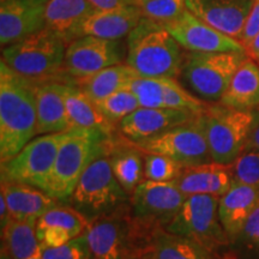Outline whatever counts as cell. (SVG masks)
Instances as JSON below:
<instances>
[{"label": "cell", "mask_w": 259, "mask_h": 259, "mask_svg": "<svg viewBox=\"0 0 259 259\" xmlns=\"http://www.w3.org/2000/svg\"><path fill=\"white\" fill-rule=\"evenodd\" d=\"M147 2H149V0H134L135 5H137V6H141V5H143L144 3H147Z\"/></svg>", "instance_id": "45"}, {"label": "cell", "mask_w": 259, "mask_h": 259, "mask_svg": "<svg viewBox=\"0 0 259 259\" xmlns=\"http://www.w3.org/2000/svg\"><path fill=\"white\" fill-rule=\"evenodd\" d=\"M232 259H259V199L240 235L232 244Z\"/></svg>", "instance_id": "30"}, {"label": "cell", "mask_w": 259, "mask_h": 259, "mask_svg": "<svg viewBox=\"0 0 259 259\" xmlns=\"http://www.w3.org/2000/svg\"><path fill=\"white\" fill-rule=\"evenodd\" d=\"M96 11H103V10H112L121 6L135 5L134 0H88Z\"/></svg>", "instance_id": "39"}, {"label": "cell", "mask_w": 259, "mask_h": 259, "mask_svg": "<svg viewBox=\"0 0 259 259\" xmlns=\"http://www.w3.org/2000/svg\"><path fill=\"white\" fill-rule=\"evenodd\" d=\"M45 27V4L34 0H0V44L3 48Z\"/></svg>", "instance_id": "16"}, {"label": "cell", "mask_w": 259, "mask_h": 259, "mask_svg": "<svg viewBox=\"0 0 259 259\" xmlns=\"http://www.w3.org/2000/svg\"><path fill=\"white\" fill-rule=\"evenodd\" d=\"M66 47L57 32L45 27L3 48L2 60L25 78L41 82L56 78L64 70Z\"/></svg>", "instance_id": "5"}, {"label": "cell", "mask_w": 259, "mask_h": 259, "mask_svg": "<svg viewBox=\"0 0 259 259\" xmlns=\"http://www.w3.org/2000/svg\"><path fill=\"white\" fill-rule=\"evenodd\" d=\"M2 194L5 197L12 219L16 220L37 221L59 203L37 187L14 181H2Z\"/></svg>", "instance_id": "23"}, {"label": "cell", "mask_w": 259, "mask_h": 259, "mask_svg": "<svg viewBox=\"0 0 259 259\" xmlns=\"http://www.w3.org/2000/svg\"><path fill=\"white\" fill-rule=\"evenodd\" d=\"M28 259H42V257H41V250H38L36 253L32 254L31 257H29Z\"/></svg>", "instance_id": "44"}, {"label": "cell", "mask_w": 259, "mask_h": 259, "mask_svg": "<svg viewBox=\"0 0 259 259\" xmlns=\"http://www.w3.org/2000/svg\"><path fill=\"white\" fill-rule=\"evenodd\" d=\"M66 83L57 79L35 82L37 135L58 134L71 128L65 103Z\"/></svg>", "instance_id": "18"}, {"label": "cell", "mask_w": 259, "mask_h": 259, "mask_svg": "<svg viewBox=\"0 0 259 259\" xmlns=\"http://www.w3.org/2000/svg\"><path fill=\"white\" fill-rule=\"evenodd\" d=\"M42 259H90V247L85 233L71 239L59 247L40 248Z\"/></svg>", "instance_id": "37"}, {"label": "cell", "mask_w": 259, "mask_h": 259, "mask_svg": "<svg viewBox=\"0 0 259 259\" xmlns=\"http://www.w3.org/2000/svg\"><path fill=\"white\" fill-rule=\"evenodd\" d=\"M186 197L194 194H210L222 197L233 183L232 164L218 162L184 167L180 176L173 180Z\"/></svg>", "instance_id": "19"}, {"label": "cell", "mask_w": 259, "mask_h": 259, "mask_svg": "<svg viewBox=\"0 0 259 259\" xmlns=\"http://www.w3.org/2000/svg\"><path fill=\"white\" fill-rule=\"evenodd\" d=\"M67 131L31 139L11 160L2 163V181L27 184L47 192L58 151Z\"/></svg>", "instance_id": "9"}, {"label": "cell", "mask_w": 259, "mask_h": 259, "mask_svg": "<svg viewBox=\"0 0 259 259\" xmlns=\"http://www.w3.org/2000/svg\"><path fill=\"white\" fill-rule=\"evenodd\" d=\"M259 199V189L233 180L231 187L220 197L219 216L221 225L232 244L244 228L248 216Z\"/></svg>", "instance_id": "20"}, {"label": "cell", "mask_w": 259, "mask_h": 259, "mask_svg": "<svg viewBox=\"0 0 259 259\" xmlns=\"http://www.w3.org/2000/svg\"><path fill=\"white\" fill-rule=\"evenodd\" d=\"M108 154L94 160L87 168L71 197V206L89 222L118 211L130 204V194L122 189L112 170Z\"/></svg>", "instance_id": "6"}, {"label": "cell", "mask_w": 259, "mask_h": 259, "mask_svg": "<svg viewBox=\"0 0 259 259\" xmlns=\"http://www.w3.org/2000/svg\"><path fill=\"white\" fill-rule=\"evenodd\" d=\"M65 103L71 128L100 130L109 137H114L116 126L102 114L96 103L87 94H84L76 83H66Z\"/></svg>", "instance_id": "24"}, {"label": "cell", "mask_w": 259, "mask_h": 259, "mask_svg": "<svg viewBox=\"0 0 259 259\" xmlns=\"http://www.w3.org/2000/svg\"><path fill=\"white\" fill-rule=\"evenodd\" d=\"M139 8L144 17L166 23L179 17L187 6L186 0H149Z\"/></svg>", "instance_id": "36"}, {"label": "cell", "mask_w": 259, "mask_h": 259, "mask_svg": "<svg viewBox=\"0 0 259 259\" xmlns=\"http://www.w3.org/2000/svg\"><path fill=\"white\" fill-rule=\"evenodd\" d=\"M132 144L141 149L143 153L166 155L183 167L212 162L205 130L199 114L194 116L192 120L170 128L160 136L142 143Z\"/></svg>", "instance_id": "10"}, {"label": "cell", "mask_w": 259, "mask_h": 259, "mask_svg": "<svg viewBox=\"0 0 259 259\" xmlns=\"http://www.w3.org/2000/svg\"><path fill=\"white\" fill-rule=\"evenodd\" d=\"M186 196L174 181L143 180L131 194L135 218L163 226L169 225L185 202Z\"/></svg>", "instance_id": "13"}, {"label": "cell", "mask_w": 259, "mask_h": 259, "mask_svg": "<svg viewBox=\"0 0 259 259\" xmlns=\"http://www.w3.org/2000/svg\"><path fill=\"white\" fill-rule=\"evenodd\" d=\"M220 197L194 194L186 197L168 232L198 242L215 259H232L231 241L219 216Z\"/></svg>", "instance_id": "4"}, {"label": "cell", "mask_w": 259, "mask_h": 259, "mask_svg": "<svg viewBox=\"0 0 259 259\" xmlns=\"http://www.w3.org/2000/svg\"><path fill=\"white\" fill-rule=\"evenodd\" d=\"M142 17L143 14L137 5L94 11L83 22L79 36L92 35L107 40H122V37L127 36L134 30Z\"/></svg>", "instance_id": "21"}, {"label": "cell", "mask_w": 259, "mask_h": 259, "mask_svg": "<svg viewBox=\"0 0 259 259\" xmlns=\"http://www.w3.org/2000/svg\"><path fill=\"white\" fill-rule=\"evenodd\" d=\"M183 169L180 163L166 155L144 153V177L148 180L173 181Z\"/></svg>", "instance_id": "34"}, {"label": "cell", "mask_w": 259, "mask_h": 259, "mask_svg": "<svg viewBox=\"0 0 259 259\" xmlns=\"http://www.w3.org/2000/svg\"><path fill=\"white\" fill-rule=\"evenodd\" d=\"M171 36L179 42L184 50L200 53L216 52H242L245 47L235 38L218 30L200 19L189 9L179 17L163 23Z\"/></svg>", "instance_id": "14"}, {"label": "cell", "mask_w": 259, "mask_h": 259, "mask_svg": "<svg viewBox=\"0 0 259 259\" xmlns=\"http://www.w3.org/2000/svg\"><path fill=\"white\" fill-rule=\"evenodd\" d=\"M186 54L163 23L142 17L127 35L126 64L139 76L176 78Z\"/></svg>", "instance_id": "2"}, {"label": "cell", "mask_w": 259, "mask_h": 259, "mask_svg": "<svg viewBox=\"0 0 259 259\" xmlns=\"http://www.w3.org/2000/svg\"><path fill=\"white\" fill-rule=\"evenodd\" d=\"M246 147H251L259 150V111L253 112V122H252Z\"/></svg>", "instance_id": "40"}, {"label": "cell", "mask_w": 259, "mask_h": 259, "mask_svg": "<svg viewBox=\"0 0 259 259\" xmlns=\"http://www.w3.org/2000/svg\"><path fill=\"white\" fill-rule=\"evenodd\" d=\"M34 2H36V3H40V4H45V3H46L47 0H34Z\"/></svg>", "instance_id": "46"}, {"label": "cell", "mask_w": 259, "mask_h": 259, "mask_svg": "<svg viewBox=\"0 0 259 259\" xmlns=\"http://www.w3.org/2000/svg\"><path fill=\"white\" fill-rule=\"evenodd\" d=\"M253 3L254 0H186V6L211 27L238 40Z\"/></svg>", "instance_id": "17"}, {"label": "cell", "mask_w": 259, "mask_h": 259, "mask_svg": "<svg viewBox=\"0 0 259 259\" xmlns=\"http://www.w3.org/2000/svg\"><path fill=\"white\" fill-rule=\"evenodd\" d=\"M196 115L198 114L189 111L166 108V107L161 108L139 107L122 119L119 124V131L132 143H142L169 131L170 128L192 120Z\"/></svg>", "instance_id": "15"}, {"label": "cell", "mask_w": 259, "mask_h": 259, "mask_svg": "<svg viewBox=\"0 0 259 259\" xmlns=\"http://www.w3.org/2000/svg\"><path fill=\"white\" fill-rule=\"evenodd\" d=\"M163 101L166 108L180 109V111H189L194 114H200L208 107L205 102L184 89V87L178 83L176 78H163Z\"/></svg>", "instance_id": "32"}, {"label": "cell", "mask_w": 259, "mask_h": 259, "mask_svg": "<svg viewBox=\"0 0 259 259\" xmlns=\"http://www.w3.org/2000/svg\"><path fill=\"white\" fill-rule=\"evenodd\" d=\"M220 102L238 109H251L259 105V65L254 60L245 58Z\"/></svg>", "instance_id": "25"}, {"label": "cell", "mask_w": 259, "mask_h": 259, "mask_svg": "<svg viewBox=\"0 0 259 259\" xmlns=\"http://www.w3.org/2000/svg\"><path fill=\"white\" fill-rule=\"evenodd\" d=\"M35 82L0 61V161L11 160L36 136Z\"/></svg>", "instance_id": "1"}, {"label": "cell", "mask_w": 259, "mask_h": 259, "mask_svg": "<svg viewBox=\"0 0 259 259\" xmlns=\"http://www.w3.org/2000/svg\"><path fill=\"white\" fill-rule=\"evenodd\" d=\"M136 76H138V73L130 65L120 63L106 67L85 78L76 79L74 83L94 102H97L119 90L127 88Z\"/></svg>", "instance_id": "28"}, {"label": "cell", "mask_w": 259, "mask_h": 259, "mask_svg": "<svg viewBox=\"0 0 259 259\" xmlns=\"http://www.w3.org/2000/svg\"><path fill=\"white\" fill-rule=\"evenodd\" d=\"M135 144H121L113 138L108 157L116 180L128 194L134 193L144 178V154Z\"/></svg>", "instance_id": "26"}, {"label": "cell", "mask_w": 259, "mask_h": 259, "mask_svg": "<svg viewBox=\"0 0 259 259\" xmlns=\"http://www.w3.org/2000/svg\"><path fill=\"white\" fill-rule=\"evenodd\" d=\"M144 259H215L198 242L186 236L173 234L164 227L151 239Z\"/></svg>", "instance_id": "27"}, {"label": "cell", "mask_w": 259, "mask_h": 259, "mask_svg": "<svg viewBox=\"0 0 259 259\" xmlns=\"http://www.w3.org/2000/svg\"><path fill=\"white\" fill-rule=\"evenodd\" d=\"M96 11L88 0H47L45 23L67 45L79 36L83 22Z\"/></svg>", "instance_id": "22"}, {"label": "cell", "mask_w": 259, "mask_h": 259, "mask_svg": "<svg viewBox=\"0 0 259 259\" xmlns=\"http://www.w3.org/2000/svg\"><path fill=\"white\" fill-rule=\"evenodd\" d=\"M127 88L137 97L141 107H148V108L164 107L163 78L143 77L138 74L132 78Z\"/></svg>", "instance_id": "33"}, {"label": "cell", "mask_w": 259, "mask_h": 259, "mask_svg": "<svg viewBox=\"0 0 259 259\" xmlns=\"http://www.w3.org/2000/svg\"><path fill=\"white\" fill-rule=\"evenodd\" d=\"M113 138L100 130H67L66 138L58 151L47 193L59 203H70L80 177L94 160L108 154Z\"/></svg>", "instance_id": "3"}, {"label": "cell", "mask_w": 259, "mask_h": 259, "mask_svg": "<svg viewBox=\"0 0 259 259\" xmlns=\"http://www.w3.org/2000/svg\"><path fill=\"white\" fill-rule=\"evenodd\" d=\"M245 53L252 60L258 61L259 63V32L257 34V36L252 40L251 44L245 48Z\"/></svg>", "instance_id": "42"}, {"label": "cell", "mask_w": 259, "mask_h": 259, "mask_svg": "<svg viewBox=\"0 0 259 259\" xmlns=\"http://www.w3.org/2000/svg\"><path fill=\"white\" fill-rule=\"evenodd\" d=\"M124 58L125 45L121 40L84 35L67 45L64 71L74 79L85 78L106 67L120 64Z\"/></svg>", "instance_id": "12"}, {"label": "cell", "mask_w": 259, "mask_h": 259, "mask_svg": "<svg viewBox=\"0 0 259 259\" xmlns=\"http://www.w3.org/2000/svg\"><path fill=\"white\" fill-rule=\"evenodd\" d=\"M210 155L213 162L232 164L247 143L253 111L220 105L208 106L200 113Z\"/></svg>", "instance_id": "8"}, {"label": "cell", "mask_w": 259, "mask_h": 259, "mask_svg": "<svg viewBox=\"0 0 259 259\" xmlns=\"http://www.w3.org/2000/svg\"><path fill=\"white\" fill-rule=\"evenodd\" d=\"M95 103L102 114L115 126L120 124L122 119L141 107L137 97L128 88L119 90Z\"/></svg>", "instance_id": "31"}, {"label": "cell", "mask_w": 259, "mask_h": 259, "mask_svg": "<svg viewBox=\"0 0 259 259\" xmlns=\"http://www.w3.org/2000/svg\"><path fill=\"white\" fill-rule=\"evenodd\" d=\"M233 180L259 189V150L245 147L232 163Z\"/></svg>", "instance_id": "35"}, {"label": "cell", "mask_w": 259, "mask_h": 259, "mask_svg": "<svg viewBox=\"0 0 259 259\" xmlns=\"http://www.w3.org/2000/svg\"><path fill=\"white\" fill-rule=\"evenodd\" d=\"M11 220L12 216L11 212H10L9 205L8 203H6L5 197L2 194V196H0V228H2V231L8 226V223L11 221Z\"/></svg>", "instance_id": "41"}, {"label": "cell", "mask_w": 259, "mask_h": 259, "mask_svg": "<svg viewBox=\"0 0 259 259\" xmlns=\"http://www.w3.org/2000/svg\"><path fill=\"white\" fill-rule=\"evenodd\" d=\"M246 57L242 52H190L185 56L180 78L204 101H221L235 71Z\"/></svg>", "instance_id": "7"}, {"label": "cell", "mask_w": 259, "mask_h": 259, "mask_svg": "<svg viewBox=\"0 0 259 259\" xmlns=\"http://www.w3.org/2000/svg\"><path fill=\"white\" fill-rule=\"evenodd\" d=\"M131 204L89 222L90 259H138L131 234Z\"/></svg>", "instance_id": "11"}, {"label": "cell", "mask_w": 259, "mask_h": 259, "mask_svg": "<svg viewBox=\"0 0 259 259\" xmlns=\"http://www.w3.org/2000/svg\"><path fill=\"white\" fill-rule=\"evenodd\" d=\"M36 220L12 219L2 231V248L12 259H28L40 250Z\"/></svg>", "instance_id": "29"}, {"label": "cell", "mask_w": 259, "mask_h": 259, "mask_svg": "<svg viewBox=\"0 0 259 259\" xmlns=\"http://www.w3.org/2000/svg\"><path fill=\"white\" fill-rule=\"evenodd\" d=\"M0 259H12V258L10 257V254L4 250V248H2V254H0Z\"/></svg>", "instance_id": "43"}, {"label": "cell", "mask_w": 259, "mask_h": 259, "mask_svg": "<svg viewBox=\"0 0 259 259\" xmlns=\"http://www.w3.org/2000/svg\"><path fill=\"white\" fill-rule=\"evenodd\" d=\"M259 32V0H254L253 5L248 12L247 17L242 27V31L239 36L238 41L245 48L251 44L252 40L257 36Z\"/></svg>", "instance_id": "38"}]
</instances>
